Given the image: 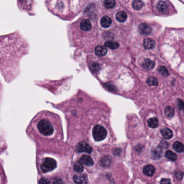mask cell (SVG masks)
<instances>
[{
  "label": "cell",
  "mask_w": 184,
  "mask_h": 184,
  "mask_svg": "<svg viewBox=\"0 0 184 184\" xmlns=\"http://www.w3.org/2000/svg\"><path fill=\"white\" fill-rule=\"evenodd\" d=\"M165 157L167 159H169V160H171L172 161H175L177 158L176 154H175L171 151H166L165 153Z\"/></svg>",
  "instance_id": "603a6c76"
},
{
  "label": "cell",
  "mask_w": 184,
  "mask_h": 184,
  "mask_svg": "<svg viewBox=\"0 0 184 184\" xmlns=\"http://www.w3.org/2000/svg\"><path fill=\"white\" fill-rule=\"evenodd\" d=\"M169 143H167L166 141H164V140H162L161 142V143H160V147L161 148H166L169 147Z\"/></svg>",
  "instance_id": "4dcf8cb0"
},
{
  "label": "cell",
  "mask_w": 184,
  "mask_h": 184,
  "mask_svg": "<svg viewBox=\"0 0 184 184\" xmlns=\"http://www.w3.org/2000/svg\"><path fill=\"white\" fill-rule=\"evenodd\" d=\"M100 23L103 28H108L111 25L112 20L109 16H104L101 19Z\"/></svg>",
  "instance_id": "30bf717a"
},
{
  "label": "cell",
  "mask_w": 184,
  "mask_h": 184,
  "mask_svg": "<svg viewBox=\"0 0 184 184\" xmlns=\"http://www.w3.org/2000/svg\"><path fill=\"white\" fill-rule=\"evenodd\" d=\"M148 126L151 128H156L159 125V120L156 117H153L150 118L148 120Z\"/></svg>",
  "instance_id": "2e32d148"
},
{
  "label": "cell",
  "mask_w": 184,
  "mask_h": 184,
  "mask_svg": "<svg viewBox=\"0 0 184 184\" xmlns=\"http://www.w3.org/2000/svg\"><path fill=\"white\" fill-rule=\"evenodd\" d=\"M161 148L159 146L158 148H153L151 152V155L154 159H159L161 157L162 150Z\"/></svg>",
  "instance_id": "7c38bea8"
},
{
  "label": "cell",
  "mask_w": 184,
  "mask_h": 184,
  "mask_svg": "<svg viewBox=\"0 0 184 184\" xmlns=\"http://www.w3.org/2000/svg\"><path fill=\"white\" fill-rule=\"evenodd\" d=\"M121 151H122V150H121L120 148H116L114 150V154L118 156V155L120 154V153H121Z\"/></svg>",
  "instance_id": "d590c367"
},
{
  "label": "cell",
  "mask_w": 184,
  "mask_h": 184,
  "mask_svg": "<svg viewBox=\"0 0 184 184\" xmlns=\"http://www.w3.org/2000/svg\"><path fill=\"white\" fill-rule=\"evenodd\" d=\"M39 184H49L50 182L48 179L45 178H43L40 179V180L39 182Z\"/></svg>",
  "instance_id": "d6a6232c"
},
{
  "label": "cell",
  "mask_w": 184,
  "mask_h": 184,
  "mask_svg": "<svg viewBox=\"0 0 184 184\" xmlns=\"http://www.w3.org/2000/svg\"><path fill=\"white\" fill-rule=\"evenodd\" d=\"M80 27L84 31H89L92 28L91 22L88 19H83L80 22Z\"/></svg>",
  "instance_id": "9c48e42d"
},
{
  "label": "cell",
  "mask_w": 184,
  "mask_h": 184,
  "mask_svg": "<svg viewBox=\"0 0 184 184\" xmlns=\"http://www.w3.org/2000/svg\"><path fill=\"white\" fill-rule=\"evenodd\" d=\"M108 50L106 48L102 46H97L95 50V54L98 57H103L106 55Z\"/></svg>",
  "instance_id": "8fae6325"
},
{
  "label": "cell",
  "mask_w": 184,
  "mask_h": 184,
  "mask_svg": "<svg viewBox=\"0 0 184 184\" xmlns=\"http://www.w3.org/2000/svg\"><path fill=\"white\" fill-rule=\"evenodd\" d=\"M104 46L110 49L114 50L119 47V44L117 42L106 41L104 44Z\"/></svg>",
  "instance_id": "ffe728a7"
},
{
  "label": "cell",
  "mask_w": 184,
  "mask_h": 184,
  "mask_svg": "<svg viewBox=\"0 0 184 184\" xmlns=\"http://www.w3.org/2000/svg\"><path fill=\"white\" fill-rule=\"evenodd\" d=\"M105 86L108 90L112 92H116L117 91V88L116 86L111 83H107L105 84Z\"/></svg>",
  "instance_id": "f1b7e54d"
},
{
  "label": "cell",
  "mask_w": 184,
  "mask_h": 184,
  "mask_svg": "<svg viewBox=\"0 0 184 184\" xmlns=\"http://www.w3.org/2000/svg\"><path fill=\"white\" fill-rule=\"evenodd\" d=\"M174 150L177 152L182 153L184 151V145L179 142H176L173 144Z\"/></svg>",
  "instance_id": "ac0fdd59"
},
{
  "label": "cell",
  "mask_w": 184,
  "mask_h": 184,
  "mask_svg": "<svg viewBox=\"0 0 184 184\" xmlns=\"http://www.w3.org/2000/svg\"><path fill=\"white\" fill-rule=\"evenodd\" d=\"M116 18L120 22H124L127 19V15L124 11H119L116 14Z\"/></svg>",
  "instance_id": "d6986e66"
},
{
  "label": "cell",
  "mask_w": 184,
  "mask_h": 184,
  "mask_svg": "<svg viewBox=\"0 0 184 184\" xmlns=\"http://www.w3.org/2000/svg\"><path fill=\"white\" fill-rule=\"evenodd\" d=\"M156 172V168L151 165L145 166L143 169V173L147 176H152Z\"/></svg>",
  "instance_id": "ba28073f"
},
{
  "label": "cell",
  "mask_w": 184,
  "mask_h": 184,
  "mask_svg": "<svg viewBox=\"0 0 184 184\" xmlns=\"http://www.w3.org/2000/svg\"><path fill=\"white\" fill-rule=\"evenodd\" d=\"M161 135L164 138L166 139H170L173 137V132L172 130L169 129L168 128H165L161 131Z\"/></svg>",
  "instance_id": "5bb4252c"
},
{
  "label": "cell",
  "mask_w": 184,
  "mask_h": 184,
  "mask_svg": "<svg viewBox=\"0 0 184 184\" xmlns=\"http://www.w3.org/2000/svg\"><path fill=\"white\" fill-rule=\"evenodd\" d=\"M79 161L83 165L86 166H91L93 164V161L92 159L88 155H83L80 157Z\"/></svg>",
  "instance_id": "52a82bcc"
},
{
  "label": "cell",
  "mask_w": 184,
  "mask_h": 184,
  "mask_svg": "<svg viewBox=\"0 0 184 184\" xmlns=\"http://www.w3.org/2000/svg\"><path fill=\"white\" fill-rule=\"evenodd\" d=\"M178 106L179 109H180V110H184V101H182V99H178Z\"/></svg>",
  "instance_id": "1f68e13d"
},
{
  "label": "cell",
  "mask_w": 184,
  "mask_h": 184,
  "mask_svg": "<svg viewBox=\"0 0 184 184\" xmlns=\"http://www.w3.org/2000/svg\"><path fill=\"white\" fill-rule=\"evenodd\" d=\"M101 165L103 166H108L111 164V159L108 157H104L101 159Z\"/></svg>",
  "instance_id": "83f0119b"
},
{
  "label": "cell",
  "mask_w": 184,
  "mask_h": 184,
  "mask_svg": "<svg viewBox=\"0 0 184 184\" xmlns=\"http://www.w3.org/2000/svg\"><path fill=\"white\" fill-rule=\"evenodd\" d=\"M99 68H100V65H99V64H98V63H93V64H92L91 65V70H92V71H93L94 73L97 72V71L99 70Z\"/></svg>",
  "instance_id": "f546056e"
},
{
  "label": "cell",
  "mask_w": 184,
  "mask_h": 184,
  "mask_svg": "<svg viewBox=\"0 0 184 184\" xmlns=\"http://www.w3.org/2000/svg\"><path fill=\"white\" fill-rule=\"evenodd\" d=\"M144 3L140 0H135L132 3V7L135 10L139 11L143 8Z\"/></svg>",
  "instance_id": "44dd1931"
},
{
  "label": "cell",
  "mask_w": 184,
  "mask_h": 184,
  "mask_svg": "<svg viewBox=\"0 0 184 184\" xmlns=\"http://www.w3.org/2000/svg\"><path fill=\"white\" fill-rule=\"evenodd\" d=\"M146 83L148 86H157L158 85V81L156 77H150L148 78Z\"/></svg>",
  "instance_id": "cb8c5ba5"
},
{
  "label": "cell",
  "mask_w": 184,
  "mask_h": 184,
  "mask_svg": "<svg viewBox=\"0 0 184 184\" xmlns=\"http://www.w3.org/2000/svg\"><path fill=\"white\" fill-rule=\"evenodd\" d=\"M63 182L60 179H55L53 181V183H62Z\"/></svg>",
  "instance_id": "8d00e7d4"
},
{
  "label": "cell",
  "mask_w": 184,
  "mask_h": 184,
  "mask_svg": "<svg viewBox=\"0 0 184 184\" xmlns=\"http://www.w3.org/2000/svg\"><path fill=\"white\" fill-rule=\"evenodd\" d=\"M77 151L78 152H86V153H90L92 148L90 146V145L86 142H81L79 143L77 146Z\"/></svg>",
  "instance_id": "277c9868"
},
{
  "label": "cell",
  "mask_w": 184,
  "mask_h": 184,
  "mask_svg": "<svg viewBox=\"0 0 184 184\" xmlns=\"http://www.w3.org/2000/svg\"><path fill=\"white\" fill-rule=\"evenodd\" d=\"M139 32L142 35H148L151 32V29L146 24H140L138 28Z\"/></svg>",
  "instance_id": "5b68a950"
},
{
  "label": "cell",
  "mask_w": 184,
  "mask_h": 184,
  "mask_svg": "<svg viewBox=\"0 0 184 184\" xmlns=\"http://www.w3.org/2000/svg\"><path fill=\"white\" fill-rule=\"evenodd\" d=\"M157 9L159 11L164 13H166L168 11V6L165 2L160 1L157 5Z\"/></svg>",
  "instance_id": "e0dca14e"
},
{
  "label": "cell",
  "mask_w": 184,
  "mask_h": 184,
  "mask_svg": "<svg viewBox=\"0 0 184 184\" xmlns=\"http://www.w3.org/2000/svg\"><path fill=\"white\" fill-rule=\"evenodd\" d=\"M158 71L161 75L164 77H167L169 75V71L166 67L164 66H161L159 67Z\"/></svg>",
  "instance_id": "4316f807"
},
{
  "label": "cell",
  "mask_w": 184,
  "mask_h": 184,
  "mask_svg": "<svg viewBox=\"0 0 184 184\" xmlns=\"http://www.w3.org/2000/svg\"><path fill=\"white\" fill-rule=\"evenodd\" d=\"M161 184H170L171 181L170 179H163L161 182Z\"/></svg>",
  "instance_id": "836d02e7"
},
{
  "label": "cell",
  "mask_w": 184,
  "mask_h": 184,
  "mask_svg": "<svg viewBox=\"0 0 184 184\" xmlns=\"http://www.w3.org/2000/svg\"><path fill=\"white\" fill-rule=\"evenodd\" d=\"M37 129L42 135L46 137L51 136L54 132V127L48 119H42L37 124Z\"/></svg>",
  "instance_id": "6da1fadb"
},
{
  "label": "cell",
  "mask_w": 184,
  "mask_h": 184,
  "mask_svg": "<svg viewBox=\"0 0 184 184\" xmlns=\"http://www.w3.org/2000/svg\"><path fill=\"white\" fill-rule=\"evenodd\" d=\"M182 176H183V173H182V172H178V173H177L176 174V177L177 179H182Z\"/></svg>",
  "instance_id": "e575fe53"
},
{
  "label": "cell",
  "mask_w": 184,
  "mask_h": 184,
  "mask_svg": "<svg viewBox=\"0 0 184 184\" xmlns=\"http://www.w3.org/2000/svg\"><path fill=\"white\" fill-rule=\"evenodd\" d=\"M155 66V63L150 59H146L143 63V67L145 69L151 70L153 69Z\"/></svg>",
  "instance_id": "4fadbf2b"
},
{
  "label": "cell",
  "mask_w": 184,
  "mask_h": 184,
  "mask_svg": "<svg viewBox=\"0 0 184 184\" xmlns=\"http://www.w3.org/2000/svg\"><path fill=\"white\" fill-rule=\"evenodd\" d=\"M92 135L95 141L99 142L104 140L107 136V131L103 126L96 125L93 128Z\"/></svg>",
  "instance_id": "7a4b0ae2"
},
{
  "label": "cell",
  "mask_w": 184,
  "mask_h": 184,
  "mask_svg": "<svg viewBox=\"0 0 184 184\" xmlns=\"http://www.w3.org/2000/svg\"><path fill=\"white\" fill-rule=\"evenodd\" d=\"M73 180L76 184H87L88 179L85 174H77L73 176Z\"/></svg>",
  "instance_id": "8992f818"
},
{
  "label": "cell",
  "mask_w": 184,
  "mask_h": 184,
  "mask_svg": "<svg viewBox=\"0 0 184 184\" xmlns=\"http://www.w3.org/2000/svg\"><path fill=\"white\" fill-rule=\"evenodd\" d=\"M154 46H155V42L153 39H145V41L144 42V47L146 49H153Z\"/></svg>",
  "instance_id": "9a60e30c"
},
{
  "label": "cell",
  "mask_w": 184,
  "mask_h": 184,
  "mask_svg": "<svg viewBox=\"0 0 184 184\" xmlns=\"http://www.w3.org/2000/svg\"><path fill=\"white\" fill-rule=\"evenodd\" d=\"M73 169L75 171L78 173H82L84 170V167L83 166V164L79 162L76 163L74 165H73Z\"/></svg>",
  "instance_id": "d4e9b609"
},
{
  "label": "cell",
  "mask_w": 184,
  "mask_h": 184,
  "mask_svg": "<svg viewBox=\"0 0 184 184\" xmlns=\"http://www.w3.org/2000/svg\"><path fill=\"white\" fill-rule=\"evenodd\" d=\"M116 2L114 0H105L104 6L106 9H111L115 6Z\"/></svg>",
  "instance_id": "7402d4cb"
},
{
  "label": "cell",
  "mask_w": 184,
  "mask_h": 184,
  "mask_svg": "<svg viewBox=\"0 0 184 184\" xmlns=\"http://www.w3.org/2000/svg\"><path fill=\"white\" fill-rule=\"evenodd\" d=\"M174 112V110L171 106H167L165 109V114L166 117H172L173 116Z\"/></svg>",
  "instance_id": "484cf974"
},
{
  "label": "cell",
  "mask_w": 184,
  "mask_h": 184,
  "mask_svg": "<svg viewBox=\"0 0 184 184\" xmlns=\"http://www.w3.org/2000/svg\"><path fill=\"white\" fill-rule=\"evenodd\" d=\"M57 166L56 161L51 158H45L43 161L41 165L42 171L44 173H47L50 171H52Z\"/></svg>",
  "instance_id": "3957f363"
}]
</instances>
